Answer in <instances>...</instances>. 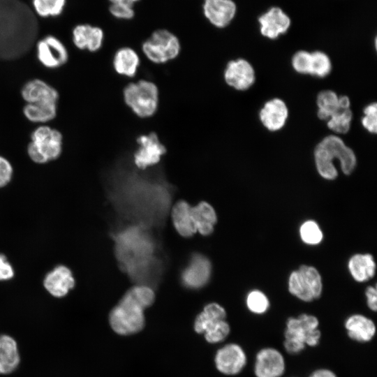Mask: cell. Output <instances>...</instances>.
Wrapping results in <instances>:
<instances>
[{
    "label": "cell",
    "instance_id": "obj_1",
    "mask_svg": "<svg viewBox=\"0 0 377 377\" xmlns=\"http://www.w3.org/2000/svg\"><path fill=\"white\" fill-rule=\"evenodd\" d=\"M38 33L34 12L21 0H0V59L12 60L29 52Z\"/></svg>",
    "mask_w": 377,
    "mask_h": 377
},
{
    "label": "cell",
    "instance_id": "obj_2",
    "mask_svg": "<svg viewBox=\"0 0 377 377\" xmlns=\"http://www.w3.org/2000/svg\"><path fill=\"white\" fill-rule=\"evenodd\" d=\"M154 298L153 290L146 286L130 288L110 313L111 327L121 335L140 331L145 325L143 311L154 303Z\"/></svg>",
    "mask_w": 377,
    "mask_h": 377
},
{
    "label": "cell",
    "instance_id": "obj_3",
    "mask_svg": "<svg viewBox=\"0 0 377 377\" xmlns=\"http://www.w3.org/2000/svg\"><path fill=\"white\" fill-rule=\"evenodd\" d=\"M314 156L319 175L328 180L335 179L338 175L333 163L334 158L339 161L341 169L346 175L350 174L356 165L353 151L340 138L334 135L325 137L316 146Z\"/></svg>",
    "mask_w": 377,
    "mask_h": 377
},
{
    "label": "cell",
    "instance_id": "obj_4",
    "mask_svg": "<svg viewBox=\"0 0 377 377\" xmlns=\"http://www.w3.org/2000/svg\"><path fill=\"white\" fill-rule=\"evenodd\" d=\"M63 135L57 129L48 126H40L31 134L27 146L30 159L38 164H45L57 159L62 152Z\"/></svg>",
    "mask_w": 377,
    "mask_h": 377
},
{
    "label": "cell",
    "instance_id": "obj_5",
    "mask_svg": "<svg viewBox=\"0 0 377 377\" xmlns=\"http://www.w3.org/2000/svg\"><path fill=\"white\" fill-rule=\"evenodd\" d=\"M126 104L141 118L152 116L158 108V89L152 82L140 80L127 84L123 91Z\"/></svg>",
    "mask_w": 377,
    "mask_h": 377
},
{
    "label": "cell",
    "instance_id": "obj_6",
    "mask_svg": "<svg viewBox=\"0 0 377 377\" xmlns=\"http://www.w3.org/2000/svg\"><path fill=\"white\" fill-rule=\"evenodd\" d=\"M194 329L199 334L205 333L206 340L211 343L223 341L230 332L222 310L214 304L206 305L196 317Z\"/></svg>",
    "mask_w": 377,
    "mask_h": 377
},
{
    "label": "cell",
    "instance_id": "obj_7",
    "mask_svg": "<svg viewBox=\"0 0 377 377\" xmlns=\"http://www.w3.org/2000/svg\"><path fill=\"white\" fill-rule=\"evenodd\" d=\"M283 348L286 353L295 355L301 353L306 347L319 345L322 337L319 329L309 330L300 322L298 317H289L286 322L283 333Z\"/></svg>",
    "mask_w": 377,
    "mask_h": 377
},
{
    "label": "cell",
    "instance_id": "obj_8",
    "mask_svg": "<svg viewBox=\"0 0 377 377\" xmlns=\"http://www.w3.org/2000/svg\"><path fill=\"white\" fill-rule=\"evenodd\" d=\"M142 51L151 61L163 64L177 57L180 43L177 37L171 32L160 29L154 31L142 44Z\"/></svg>",
    "mask_w": 377,
    "mask_h": 377
},
{
    "label": "cell",
    "instance_id": "obj_9",
    "mask_svg": "<svg viewBox=\"0 0 377 377\" xmlns=\"http://www.w3.org/2000/svg\"><path fill=\"white\" fill-rule=\"evenodd\" d=\"M286 369L285 357L279 349L267 346L256 353L253 367L256 377H281Z\"/></svg>",
    "mask_w": 377,
    "mask_h": 377
},
{
    "label": "cell",
    "instance_id": "obj_10",
    "mask_svg": "<svg viewBox=\"0 0 377 377\" xmlns=\"http://www.w3.org/2000/svg\"><path fill=\"white\" fill-rule=\"evenodd\" d=\"M214 362L219 371L225 375L235 376L246 367L247 355L242 346L230 343L217 350Z\"/></svg>",
    "mask_w": 377,
    "mask_h": 377
},
{
    "label": "cell",
    "instance_id": "obj_11",
    "mask_svg": "<svg viewBox=\"0 0 377 377\" xmlns=\"http://www.w3.org/2000/svg\"><path fill=\"white\" fill-rule=\"evenodd\" d=\"M39 62L45 68L56 69L68 60V52L64 44L57 37L47 35L36 44Z\"/></svg>",
    "mask_w": 377,
    "mask_h": 377
},
{
    "label": "cell",
    "instance_id": "obj_12",
    "mask_svg": "<svg viewBox=\"0 0 377 377\" xmlns=\"http://www.w3.org/2000/svg\"><path fill=\"white\" fill-rule=\"evenodd\" d=\"M137 142L139 147L133 154V161L139 169L145 170L157 164L166 152L165 146L154 132L139 136Z\"/></svg>",
    "mask_w": 377,
    "mask_h": 377
},
{
    "label": "cell",
    "instance_id": "obj_13",
    "mask_svg": "<svg viewBox=\"0 0 377 377\" xmlns=\"http://www.w3.org/2000/svg\"><path fill=\"white\" fill-rule=\"evenodd\" d=\"M43 286L52 297L62 298L75 288V279L68 266L58 265L45 275Z\"/></svg>",
    "mask_w": 377,
    "mask_h": 377
},
{
    "label": "cell",
    "instance_id": "obj_14",
    "mask_svg": "<svg viewBox=\"0 0 377 377\" xmlns=\"http://www.w3.org/2000/svg\"><path fill=\"white\" fill-rule=\"evenodd\" d=\"M226 83L237 90H246L254 82L255 73L252 66L246 60L239 59L228 63L224 71Z\"/></svg>",
    "mask_w": 377,
    "mask_h": 377
},
{
    "label": "cell",
    "instance_id": "obj_15",
    "mask_svg": "<svg viewBox=\"0 0 377 377\" xmlns=\"http://www.w3.org/2000/svg\"><path fill=\"white\" fill-rule=\"evenodd\" d=\"M344 328L348 337L360 343L371 341L376 333V324L373 320L360 313L349 316L344 321Z\"/></svg>",
    "mask_w": 377,
    "mask_h": 377
},
{
    "label": "cell",
    "instance_id": "obj_16",
    "mask_svg": "<svg viewBox=\"0 0 377 377\" xmlns=\"http://www.w3.org/2000/svg\"><path fill=\"white\" fill-rule=\"evenodd\" d=\"M22 98L27 103H56L59 93L56 89L40 79L26 82L21 89Z\"/></svg>",
    "mask_w": 377,
    "mask_h": 377
},
{
    "label": "cell",
    "instance_id": "obj_17",
    "mask_svg": "<svg viewBox=\"0 0 377 377\" xmlns=\"http://www.w3.org/2000/svg\"><path fill=\"white\" fill-rule=\"evenodd\" d=\"M210 274L209 260L202 255H195L182 272V282L188 288H201L208 282Z\"/></svg>",
    "mask_w": 377,
    "mask_h": 377
},
{
    "label": "cell",
    "instance_id": "obj_18",
    "mask_svg": "<svg viewBox=\"0 0 377 377\" xmlns=\"http://www.w3.org/2000/svg\"><path fill=\"white\" fill-rule=\"evenodd\" d=\"M205 16L215 27H226L236 13V6L232 0H205Z\"/></svg>",
    "mask_w": 377,
    "mask_h": 377
},
{
    "label": "cell",
    "instance_id": "obj_19",
    "mask_svg": "<svg viewBox=\"0 0 377 377\" xmlns=\"http://www.w3.org/2000/svg\"><path fill=\"white\" fill-rule=\"evenodd\" d=\"M261 34L269 38H276L284 34L290 25L289 17L279 8L273 7L258 20Z\"/></svg>",
    "mask_w": 377,
    "mask_h": 377
},
{
    "label": "cell",
    "instance_id": "obj_20",
    "mask_svg": "<svg viewBox=\"0 0 377 377\" xmlns=\"http://www.w3.org/2000/svg\"><path fill=\"white\" fill-rule=\"evenodd\" d=\"M104 34L103 30L89 24H78L72 31L73 44L80 50L89 52L98 50L103 44Z\"/></svg>",
    "mask_w": 377,
    "mask_h": 377
},
{
    "label": "cell",
    "instance_id": "obj_21",
    "mask_svg": "<svg viewBox=\"0 0 377 377\" xmlns=\"http://www.w3.org/2000/svg\"><path fill=\"white\" fill-rule=\"evenodd\" d=\"M288 108L279 98L267 101L260 112V118L263 125L271 131L281 129L288 118Z\"/></svg>",
    "mask_w": 377,
    "mask_h": 377
},
{
    "label": "cell",
    "instance_id": "obj_22",
    "mask_svg": "<svg viewBox=\"0 0 377 377\" xmlns=\"http://www.w3.org/2000/svg\"><path fill=\"white\" fill-rule=\"evenodd\" d=\"M191 206L184 200H179L171 211L172 223L177 232L184 237H191L197 232L193 219Z\"/></svg>",
    "mask_w": 377,
    "mask_h": 377
},
{
    "label": "cell",
    "instance_id": "obj_23",
    "mask_svg": "<svg viewBox=\"0 0 377 377\" xmlns=\"http://www.w3.org/2000/svg\"><path fill=\"white\" fill-rule=\"evenodd\" d=\"M20 362L16 341L7 334L0 335V374L14 371Z\"/></svg>",
    "mask_w": 377,
    "mask_h": 377
},
{
    "label": "cell",
    "instance_id": "obj_24",
    "mask_svg": "<svg viewBox=\"0 0 377 377\" xmlns=\"http://www.w3.org/2000/svg\"><path fill=\"white\" fill-rule=\"evenodd\" d=\"M191 213L197 232L204 236L213 232L217 216L211 205L204 201L200 202L191 207Z\"/></svg>",
    "mask_w": 377,
    "mask_h": 377
},
{
    "label": "cell",
    "instance_id": "obj_25",
    "mask_svg": "<svg viewBox=\"0 0 377 377\" xmlns=\"http://www.w3.org/2000/svg\"><path fill=\"white\" fill-rule=\"evenodd\" d=\"M348 267L351 276L357 282H364L375 275L376 263L369 253L353 255L348 260Z\"/></svg>",
    "mask_w": 377,
    "mask_h": 377
},
{
    "label": "cell",
    "instance_id": "obj_26",
    "mask_svg": "<svg viewBox=\"0 0 377 377\" xmlns=\"http://www.w3.org/2000/svg\"><path fill=\"white\" fill-rule=\"evenodd\" d=\"M112 64L118 74L132 77L138 71L140 58L132 48L121 47L114 54Z\"/></svg>",
    "mask_w": 377,
    "mask_h": 377
},
{
    "label": "cell",
    "instance_id": "obj_27",
    "mask_svg": "<svg viewBox=\"0 0 377 377\" xmlns=\"http://www.w3.org/2000/svg\"><path fill=\"white\" fill-rule=\"evenodd\" d=\"M56 103H27L23 108L24 117L34 123H44L57 116Z\"/></svg>",
    "mask_w": 377,
    "mask_h": 377
},
{
    "label": "cell",
    "instance_id": "obj_28",
    "mask_svg": "<svg viewBox=\"0 0 377 377\" xmlns=\"http://www.w3.org/2000/svg\"><path fill=\"white\" fill-rule=\"evenodd\" d=\"M318 107V116L320 119L326 120L341 109L339 106V97L332 91H321L317 98Z\"/></svg>",
    "mask_w": 377,
    "mask_h": 377
},
{
    "label": "cell",
    "instance_id": "obj_29",
    "mask_svg": "<svg viewBox=\"0 0 377 377\" xmlns=\"http://www.w3.org/2000/svg\"><path fill=\"white\" fill-rule=\"evenodd\" d=\"M288 290L303 302H310L314 300L311 290L299 270L293 271L290 274Z\"/></svg>",
    "mask_w": 377,
    "mask_h": 377
},
{
    "label": "cell",
    "instance_id": "obj_30",
    "mask_svg": "<svg viewBox=\"0 0 377 377\" xmlns=\"http://www.w3.org/2000/svg\"><path fill=\"white\" fill-rule=\"evenodd\" d=\"M65 5L66 0H32L34 11L41 17L59 15Z\"/></svg>",
    "mask_w": 377,
    "mask_h": 377
},
{
    "label": "cell",
    "instance_id": "obj_31",
    "mask_svg": "<svg viewBox=\"0 0 377 377\" xmlns=\"http://www.w3.org/2000/svg\"><path fill=\"white\" fill-rule=\"evenodd\" d=\"M298 270L302 274L314 300L318 299L323 291L322 279L318 271L314 267L306 265H301Z\"/></svg>",
    "mask_w": 377,
    "mask_h": 377
},
{
    "label": "cell",
    "instance_id": "obj_32",
    "mask_svg": "<svg viewBox=\"0 0 377 377\" xmlns=\"http://www.w3.org/2000/svg\"><path fill=\"white\" fill-rule=\"evenodd\" d=\"M246 304L249 311L256 315L265 313L269 308L267 297L258 290H253L248 293Z\"/></svg>",
    "mask_w": 377,
    "mask_h": 377
},
{
    "label": "cell",
    "instance_id": "obj_33",
    "mask_svg": "<svg viewBox=\"0 0 377 377\" xmlns=\"http://www.w3.org/2000/svg\"><path fill=\"white\" fill-rule=\"evenodd\" d=\"M352 112L348 109H339L333 114L327 121V126L339 133H347L350 126Z\"/></svg>",
    "mask_w": 377,
    "mask_h": 377
},
{
    "label": "cell",
    "instance_id": "obj_34",
    "mask_svg": "<svg viewBox=\"0 0 377 377\" xmlns=\"http://www.w3.org/2000/svg\"><path fill=\"white\" fill-rule=\"evenodd\" d=\"M302 240L307 244L316 245L323 239V232L316 222L309 220L304 222L300 228Z\"/></svg>",
    "mask_w": 377,
    "mask_h": 377
},
{
    "label": "cell",
    "instance_id": "obj_35",
    "mask_svg": "<svg viewBox=\"0 0 377 377\" xmlns=\"http://www.w3.org/2000/svg\"><path fill=\"white\" fill-rule=\"evenodd\" d=\"M311 54V65L310 74L323 77L327 75L331 69V61L325 53L316 51Z\"/></svg>",
    "mask_w": 377,
    "mask_h": 377
},
{
    "label": "cell",
    "instance_id": "obj_36",
    "mask_svg": "<svg viewBox=\"0 0 377 377\" xmlns=\"http://www.w3.org/2000/svg\"><path fill=\"white\" fill-rule=\"evenodd\" d=\"M292 64L294 69L302 74H310L311 54L306 51H299L293 57Z\"/></svg>",
    "mask_w": 377,
    "mask_h": 377
},
{
    "label": "cell",
    "instance_id": "obj_37",
    "mask_svg": "<svg viewBox=\"0 0 377 377\" xmlns=\"http://www.w3.org/2000/svg\"><path fill=\"white\" fill-rule=\"evenodd\" d=\"M377 104H369L364 110V116L362 119L363 126L370 133H376L377 131Z\"/></svg>",
    "mask_w": 377,
    "mask_h": 377
},
{
    "label": "cell",
    "instance_id": "obj_38",
    "mask_svg": "<svg viewBox=\"0 0 377 377\" xmlns=\"http://www.w3.org/2000/svg\"><path fill=\"white\" fill-rule=\"evenodd\" d=\"M13 168L10 161L0 156V188L7 186L12 179Z\"/></svg>",
    "mask_w": 377,
    "mask_h": 377
},
{
    "label": "cell",
    "instance_id": "obj_39",
    "mask_svg": "<svg viewBox=\"0 0 377 377\" xmlns=\"http://www.w3.org/2000/svg\"><path fill=\"white\" fill-rule=\"evenodd\" d=\"M110 11L113 16L120 19H131L134 15L132 6L122 3H112Z\"/></svg>",
    "mask_w": 377,
    "mask_h": 377
},
{
    "label": "cell",
    "instance_id": "obj_40",
    "mask_svg": "<svg viewBox=\"0 0 377 377\" xmlns=\"http://www.w3.org/2000/svg\"><path fill=\"white\" fill-rule=\"evenodd\" d=\"M15 276V269L7 257L0 253V281H7Z\"/></svg>",
    "mask_w": 377,
    "mask_h": 377
},
{
    "label": "cell",
    "instance_id": "obj_41",
    "mask_svg": "<svg viewBox=\"0 0 377 377\" xmlns=\"http://www.w3.org/2000/svg\"><path fill=\"white\" fill-rule=\"evenodd\" d=\"M367 304L370 310L376 311L377 310V291L376 287L368 286L365 290Z\"/></svg>",
    "mask_w": 377,
    "mask_h": 377
},
{
    "label": "cell",
    "instance_id": "obj_42",
    "mask_svg": "<svg viewBox=\"0 0 377 377\" xmlns=\"http://www.w3.org/2000/svg\"><path fill=\"white\" fill-rule=\"evenodd\" d=\"M308 377H338L334 371L328 368H318L312 371Z\"/></svg>",
    "mask_w": 377,
    "mask_h": 377
},
{
    "label": "cell",
    "instance_id": "obj_43",
    "mask_svg": "<svg viewBox=\"0 0 377 377\" xmlns=\"http://www.w3.org/2000/svg\"><path fill=\"white\" fill-rule=\"evenodd\" d=\"M112 3H117L133 6V3L138 0H109Z\"/></svg>",
    "mask_w": 377,
    "mask_h": 377
}]
</instances>
